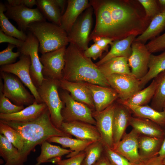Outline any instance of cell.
I'll use <instances>...</instances> for the list:
<instances>
[{
  "label": "cell",
  "mask_w": 165,
  "mask_h": 165,
  "mask_svg": "<svg viewBox=\"0 0 165 165\" xmlns=\"http://www.w3.org/2000/svg\"><path fill=\"white\" fill-rule=\"evenodd\" d=\"M96 16L94 28L89 41L102 37L121 40L142 34L151 19L147 17L138 0H91Z\"/></svg>",
  "instance_id": "1"
},
{
  "label": "cell",
  "mask_w": 165,
  "mask_h": 165,
  "mask_svg": "<svg viewBox=\"0 0 165 165\" xmlns=\"http://www.w3.org/2000/svg\"><path fill=\"white\" fill-rule=\"evenodd\" d=\"M83 52L74 44L69 43L65 52L63 79L111 87L99 67L91 59L86 57Z\"/></svg>",
  "instance_id": "2"
},
{
  "label": "cell",
  "mask_w": 165,
  "mask_h": 165,
  "mask_svg": "<svg viewBox=\"0 0 165 165\" xmlns=\"http://www.w3.org/2000/svg\"><path fill=\"white\" fill-rule=\"evenodd\" d=\"M18 131L25 141L21 153L26 162L28 156L35 147L54 136L72 138V136L56 127L52 123L47 108L38 118L26 122L0 120Z\"/></svg>",
  "instance_id": "3"
},
{
  "label": "cell",
  "mask_w": 165,
  "mask_h": 165,
  "mask_svg": "<svg viewBox=\"0 0 165 165\" xmlns=\"http://www.w3.org/2000/svg\"><path fill=\"white\" fill-rule=\"evenodd\" d=\"M28 30L38 40V51L42 54L66 46L69 43L68 34L61 26L46 21L31 23Z\"/></svg>",
  "instance_id": "4"
},
{
  "label": "cell",
  "mask_w": 165,
  "mask_h": 165,
  "mask_svg": "<svg viewBox=\"0 0 165 165\" xmlns=\"http://www.w3.org/2000/svg\"><path fill=\"white\" fill-rule=\"evenodd\" d=\"M44 78L41 84L37 88V90L42 102L49 110L52 123L60 129L63 122L61 112L64 105L58 91L59 81Z\"/></svg>",
  "instance_id": "5"
},
{
  "label": "cell",
  "mask_w": 165,
  "mask_h": 165,
  "mask_svg": "<svg viewBox=\"0 0 165 165\" xmlns=\"http://www.w3.org/2000/svg\"><path fill=\"white\" fill-rule=\"evenodd\" d=\"M0 89L4 95L13 104L18 106H28L36 101L23 85L21 80L15 75L0 72Z\"/></svg>",
  "instance_id": "6"
},
{
  "label": "cell",
  "mask_w": 165,
  "mask_h": 165,
  "mask_svg": "<svg viewBox=\"0 0 165 165\" xmlns=\"http://www.w3.org/2000/svg\"><path fill=\"white\" fill-rule=\"evenodd\" d=\"M59 94L64 105L61 112L63 122L79 121L96 125L95 120L92 116L93 110L75 101L66 90H63Z\"/></svg>",
  "instance_id": "7"
},
{
  "label": "cell",
  "mask_w": 165,
  "mask_h": 165,
  "mask_svg": "<svg viewBox=\"0 0 165 165\" xmlns=\"http://www.w3.org/2000/svg\"><path fill=\"white\" fill-rule=\"evenodd\" d=\"M93 11L91 6L86 9L79 17L68 34L69 43L74 44L83 52L88 48Z\"/></svg>",
  "instance_id": "8"
},
{
  "label": "cell",
  "mask_w": 165,
  "mask_h": 165,
  "mask_svg": "<svg viewBox=\"0 0 165 165\" xmlns=\"http://www.w3.org/2000/svg\"><path fill=\"white\" fill-rule=\"evenodd\" d=\"M27 38L22 46L17 51L21 54L28 55L31 60L30 73L32 81L37 88L42 83L44 78L42 74L43 66L38 55L39 42L37 38L28 31Z\"/></svg>",
  "instance_id": "9"
},
{
  "label": "cell",
  "mask_w": 165,
  "mask_h": 165,
  "mask_svg": "<svg viewBox=\"0 0 165 165\" xmlns=\"http://www.w3.org/2000/svg\"><path fill=\"white\" fill-rule=\"evenodd\" d=\"M31 60L28 55L21 54L19 60L15 63L1 66V72L13 74L16 76L29 90L38 103H43L37 88L34 84L31 79L30 69Z\"/></svg>",
  "instance_id": "10"
},
{
  "label": "cell",
  "mask_w": 165,
  "mask_h": 165,
  "mask_svg": "<svg viewBox=\"0 0 165 165\" xmlns=\"http://www.w3.org/2000/svg\"><path fill=\"white\" fill-rule=\"evenodd\" d=\"M66 48V46H64L42 54L40 60L43 66L42 74L44 78L58 81L63 79Z\"/></svg>",
  "instance_id": "11"
},
{
  "label": "cell",
  "mask_w": 165,
  "mask_h": 165,
  "mask_svg": "<svg viewBox=\"0 0 165 165\" xmlns=\"http://www.w3.org/2000/svg\"><path fill=\"white\" fill-rule=\"evenodd\" d=\"M5 5L6 16L15 21L19 29L25 32L31 23L46 20L37 8H30L22 6H12L7 3Z\"/></svg>",
  "instance_id": "12"
},
{
  "label": "cell",
  "mask_w": 165,
  "mask_h": 165,
  "mask_svg": "<svg viewBox=\"0 0 165 165\" xmlns=\"http://www.w3.org/2000/svg\"><path fill=\"white\" fill-rule=\"evenodd\" d=\"M106 78L110 87L118 94L117 101H125L141 90L139 80L132 75L113 74Z\"/></svg>",
  "instance_id": "13"
},
{
  "label": "cell",
  "mask_w": 165,
  "mask_h": 165,
  "mask_svg": "<svg viewBox=\"0 0 165 165\" xmlns=\"http://www.w3.org/2000/svg\"><path fill=\"white\" fill-rule=\"evenodd\" d=\"M116 103H113L101 111H92L97 127L101 137V141L105 146L113 149V122Z\"/></svg>",
  "instance_id": "14"
},
{
  "label": "cell",
  "mask_w": 165,
  "mask_h": 165,
  "mask_svg": "<svg viewBox=\"0 0 165 165\" xmlns=\"http://www.w3.org/2000/svg\"><path fill=\"white\" fill-rule=\"evenodd\" d=\"M132 53L128 58L132 74L140 80L147 74L151 53L145 45L134 41L131 45Z\"/></svg>",
  "instance_id": "15"
},
{
  "label": "cell",
  "mask_w": 165,
  "mask_h": 165,
  "mask_svg": "<svg viewBox=\"0 0 165 165\" xmlns=\"http://www.w3.org/2000/svg\"><path fill=\"white\" fill-rule=\"evenodd\" d=\"M60 130L79 139L94 142L101 140L96 126L88 123L79 121L63 122Z\"/></svg>",
  "instance_id": "16"
},
{
  "label": "cell",
  "mask_w": 165,
  "mask_h": 165,
  "mask_svg": "<svg viewBox=\"0 0 165 165\" xmlns=\"http://www.w3.org/2000/svg\"><path fill=\"white\" fill-rule=\"evenodd\" d=\"M140 134L133 129L126 133L112 149L134 164L141 160L138 152V138Z\"/></svg>",
  "instance_id": "17"
},
{
  "label": "cell",
  "mask_w": 165,
  "mask_h": 165,
  "mask_svg": "<svg viewBox=\"0 0 165 165\" xmlns=\"http://www.w3.org/2000/svg\"><path fill=\"white\" fill-rule=\"evenodd\" d=\"M131 114V111L126 105L117 102L116 103L113 122V148L126 133V129L130 125Z\"/></svg>",
  "instance_id": "18"
},
{
  "label": "cell",
  "mask_w": 165,
  "mask_h": 165,
  "mask_svg": "<svg viewBox=\"0 0 165 165\" xmlns=\"http://www.w3.org/2000/svg\"><path fill=\"white\" fill-rule=\"evenodd\" d=\"M85 83L91 92L96 111L104 110L119 98L116 91L111 87Z\"/></svg>",
  "instance_id": "19"
},
{
  "label": "cell",
  "mask_w": 165,
  "mask_h": 165,
  "mask_svg": "<svg viewBox=\"0 0 165 165\" xmlns=\"http://www.w3.org/2000/svg\"><path fill=\"white\" fill-rule=\"evenodd\" d=\"M59 87L70 92L75 101L95 110L91 92L85 82H71L62 79L59 81Z\"/></svg>",
  "instance_id": "20"
},
{
  "label": "cell",
  "mask_w": 165,
  "mask_h": 165,
  "mask_svg": "<svg viewBox=\"0 0 165 165\" xmlns=\"http://www.w3.org/2000/svg\"><path fill=\"white\" fill-rule=\"evenodd\" d=\"M91 6L88 0H68L66 10L62 15L61 27L68 34L81 13Z\"/></svg>",
  "instance_id": "21"
},
{
  "label": "cell",
  "mask_w": 165,
  "mask_h": 165,
  "mask_svg": "<svg viewBox=\"0 0 165 165\" xmlns=\"http://www.w3.org/2000/svg\"><path fill=\"white\" fill-rule=\"evenodd\" d=\"M47 108L45 103H38L35 101L17 112L9 114H0V120L21 123L31 121L39 116Z\"/></svg>",
  "instance_id": "22"
},
{
  "label": "cell",
  "mask_w": 165,
  "mask_h": 165,
  "mask_svg": "<svg viewBox=\"0 0 165 165\" xmlns=\"http://www.w3.org/2000/svg\"><path fill=\"white\" fill-rule=\"evenodd\" d=\"M130 125L140 134L164 138V128L148 119L132 116L130 119Z\"/></svg>",
  "instance_id": "23"
},
{
  "label": "cell",
  "mask_w": 165,
  "mask_h": 165,
  "mask_svg": "<svg viewBox=\"0 0 165 165\" xmlns=\"http://www.w3.org/2000/svg\"><path fill=\"white\" fill-rule=\"evenodd\" d=\"M136 37L135 35H131L121 40L113 41L110 45V51L95 64L98 66L111 59L118 57L128 58L131 54V45Z\"/></svg>",
  "instance_id": "24"
},
{
  "label": "cell",
  "mask_w": 165,
  "mask_h": 165,
  "mask_svg": "<svg viewBox=\"0 0 165 165\" xmlns=\"http://www.w3.org/2000/svg\"><path fill=\"white\" fill-rule=\"evenodd\" d=\"M163 139L140 134L138 138V148L141 159L158 156Z\"/></svg>",
  "instance_id": "25"
},
{
  "label": "cell",
  "mask_w": 165,
  "mask_h": 165,
  "mask_svg": "<svg viewBox=\"0 0 165 165\" xmlns=\"http://www.w3.org/2000/svg\"><path fill=\"white\" fill-rule=\"evenodd\" d=\"M0 156L4 165H24L25 162L21 152L3 135L0 134Z\"/></svg>",
  "instance_id": "26"
},
{
  "label": "cell",
  "mask_w": 165,
  "mask_h": 165,
  "mask_svg": "<svg viewBox=\"0 0 165 165\" xmlns=\"http://www.w3.org/2000/svg\"><path fill=\"white\" fill-rule=\"evenodd\" d=\"M98 66L106 77L116 74L132 75L128 58L125 57L114 58Z\"/></svg>",
  "instance_id": "27"
},
{
  "label": "cell",
  "mask_w": 165,
  "mask_h": 165,
  "mask_svg": "<svg viewBox=\"0 0 165 165\" xmlns=\"http://www.w3.org/2000/svg\"><path fill=\"white\" fill-rule=\"evenodd\" d=\"M123 104L126 105L129 108L132 113L135 116L149 119L163 128L165 127V110L159 111L147 105L137 106L127 104Z\"/></svg>",
  "instance_id": "28"
},
{
  "label": "cell",
  "mask_w": 165,
  "mask_h": 165,
  "mask_svg": "<svg viewBox=\"0 0 165 165\" xmlns=\"http://www.w3.org/2000/svg\"><path fill=\"white\" fill-rule=\"evenodd\" d=\"M165 71V50L158 55L151 54L148 64V70L146 74L139 80L141 89L152 79Z\"/></svg>",
  "instance_id": "29"
},
{
  "label": "cell",
  "mask_w": 165,
  "mask_h": 165,
  "mask_svg": "<svg viewBox=\"0 0 165 165\" xmlns=\"http://www.w3.org/2000/svg\"><path fill=\"white\" fill-rule=\"evenodd\" d=\"M165 28V10L162 11L154 17L147 28L141 35L137 36L134 41L144 43L152 39Z\"/></svg>",
  "instance_id": "30"
},
{
  "label": "cell",
  "mask_w": 165,
  "mask_h": 165,
  "mask_svg": "<svg viewBox=\"0 0 165 165\" xmlns=\"http://www.w3.org/2000/svg\"><path fill=\"white\" fill-rule=\"evenodd\" d=\"M47 141L49 142L59 144L64 148H69L72 152L67 155L66 157L68 158L75 156L81 152L85 151L86 148L94 142L91 141L62 136L53 137L49 138Z\"/></svg>",
  "instance_id": "31"
},
{
  "label": "cell",
  "mask_w": 165,
  "mask_h": 165,
  "mask_svg": "<svg viewBox=\"0 0 165 165\" xmlns=\"http://www.w3.org/2000/svg\"><path fill=\"white\" fill-rule=\"evenodd\" d=\"M36 6L46 20L50 22L61 26L62 15L54 0H36Z\"/></svg>",
  "instance_id": "32"
},
{
  "label": "cell",
  "mask_w": 165,
  "mask_h": 165,
  "mask_svg": "<svg viewBox=\"0 0 165 165\" xmlns=\"http://www.w3.org/2000/svg\"><path fill=\"white\" fill-rule=\"evenodd\" d=\"M157 84L156 77L154 79L151 83L146 87L139 91L127 101L117 102L133 106H143L151 101L155 93Z\"/></svg>",
  "instance_id": "33"
},
{
  "label": "cell",
  "mask_w": 165,
  "mask_h": 165,
  "mask_svg": "<svg viewBox=\"0 0 165 165\" xmlns=\"http://www.w3.org/2000/svg\"><path fill=\"white\" fill-rule=\"evenodd\" d=\"M41 145V153L36 158L37 162L41 163L49 162L53 159L61 157L72 152L70 149L52 145L47 141L43 142Z\"/></svg>",
  "instance_id": "34"
},
{
  "label": "cell",
  "mask_w": 165,
  "mask_h": 165,
  "mask_svg": "<svg viewBox=\"0 0 165 165\" xmlns=\"http://www.w3.org/2000/svg\"><path fill=\"white\" fill-rule=\"evenodd\" d=\"M6 10L5 4L0 3V29L6 34L24 41L27 38L25 32L17 29L9 21L4 12Z\"/></svg>",
  "instance_id": "35"
},
{
  "label": "cell",
  "mask_w": 165,
  "mask_h": 165,
  "mask_svg": "<svg viewBox=\"0 0 165 165\" xmlns=\"http://www.w3.org/2000/svg\"><path fill=\"white\" fill-rule=\"evenodd\" d=\"M157 84L154 95L151 101L150 106L161 111L165 105V71L156 77Z\"/></svg>",
  "instance_id": "36"
},
{
  "label": "cell",
  "mask_w": 165,
  "mask_h": 165,
  "mask_svg": "<svg viewBox=\"0 0 165 165\" xmlns=\"http://www.w3.org/2000/svg\"><path fill=\"white\" fill-rule=\"evenodd\" d=\"M0 133L4 135L21 152L24 148L25 141L18 131L0 120Z\"/></svg>",
  "instance_id": "37"
},
{
  "label": "cell",
  "mask_w": 165,
  "mask_h": 165,
  "mask_svg": "<svg viewBox=\"0 0 165 165\" xmlns=\"http://www.w3.org/2000/svg\"><path fill=\"white\" fill-rule=\"evenodd\" d=\"M104 150V145L101 141L93 142L84 151L86 156L82 165H93L103 154Z\"/></svg>",
  "instance_id": "38"
},
{
  "label": "cell",
  "mask_w": 165,
  "mask_h": 165,
  "mask_svg": "<svg viewBox=\"0 0 165 165\" xmlns=\"http://www.w3.org/2000/svg\"><path fill=\"white\" fill-rule=\"evenodd\" d=\"M16 46L8 43L7 47L0 52V65L1 66L15 63L17 57L21 55L20 52L17 51L13 52V49Z\"/></svg>",
  "instance_id": "39"
},
{
  "label": "cell",
  "mask_w": 165,
  "mask_h": 165,
  "mask_svg": "<svg viewBox=\"0 0 165 165\" xmlns=\"http://www.w3.org/2000/svg\"><path fill=\"white\" fill-rule=\"evenodd\" d=\"M24 108V106H18L12 103L0 89V114H9L14 113Z\"/></svg>",
  "instance_id": "40"
},
{
  "label": "cell",
  "mask_w": 165,
  "mask_h": 165,
  "mask_svg": "<svg viewBox=\"0 0 165 165\" xmlns=\"http://www.w3.org/2000/svg\"><path fill=\"white\" fill-rule=\"evenodd\" d=\"M104 154L111 165H134L121 155L105 146Z\"/></svg>",
  "instance_id": "41"
},
{
  "label": "cell",
  "mask_w": 165,
  "mask_h": 165,
  "mask_svg": "<svg viewBox=\"0 0 165 165\" xmlns=\"http://www.w3.org/2000/svg\"><path fill=\"white\" fill-rule=\"evenodd\" d=\"M85 156V151H82L67 159L62 160L61 157H57L51 159L49 162L57 165H82Z\"/></svg>",
  "instance_id": "42"
},
{
  "label": "cell",
  "mask_w": 165,
  "mask_h": 165,
  "mask_svg": "<svg viewBox=\"0 0 165 165\" xmlns=\"http://www.w3.org/2000/svg\"><path fill=\"white\" fill-rule=\"evenodd\" d=\"M142 6L146 16L151 19L161 12L160 9L156 0H138Z\"/></svg>",
  "instance_id": "43"
},
{
  "label": "cell",
  "mask_w": 165,
  "mask_h": 165,
  "mask_svg": "<svg viewBox=\"0 0 165 165\" xmlns=\"http://www.w3.org/2000/svg\"><path fill=\"white\" fill-rule=\"evenodd\" d=\"M145 46L151 53L165 50V33L148 42Z\"/></svg>",
  "instance_id": "44"
},
{
  "label": "cell",
  "mask_w": 165,
  "mask_h": 165,
  "mask_svg": "<svg viewBox=\"0 0 165 165\" xmlns=\"http://www.w3.org/2000/svg\"><path fill=\"white\" fill-rule=\"evenodd\" d=\"M103 51L97 45L94 43L84 51L83 53L86 57L96 60L101 56Z\"/></svg>",
  "instance_id": "45"
},
{
  "label": "cell",
  "mask_w": 165,
  "mask_h": 165,
  "mask_svg": "<svg viewBox=\"0 0 165 165\" xmlns=\"http://www.w3.org/2000/svg\"><path fill=\"white\" fill-rule=\"evenodd\" d=\"M24 41L5 34L0 29V43L7 42L16 46L17 49L23 45Z\"/></svg>",
  "instance_id": "46"
},
{
  "label": "cell",
  "mask_w": 165,
  "mask_h": 165,
  "mask_svg": "<svg viewBox=\"0 0 165 165\" xmlns=\"http://www.w3.org/2000/svg\"><path fill=\"white\" fill-rule=\"evenodd\" d=\"M92 40L104 51L108 52V45H111L114 41L113 40L108 38L97 37L93 38Z\"/></svg>",
  "instance_id": "47"
},
{
  "label": "cell",
  "mask_w": 165,
  "mask_h": 165,
  "mask_svg": "<svg viewBox=\"0 0 165 165\" xmlns=\"http://www.w3.org/2000/svg\"><path fill=\"white\" fill-rule=\"evenodd\" d=\"M134 165H165L163 159L158 155L149 158L141 160L140 161Z\"/></svg>",
  "instance_id": "48"
},
{
  "label": "cell",
  "mask_w": 165,
  "mask_h": 165,
  "mask_svg": "<svg viewBox=\"0 0 165 165\" xmlns=\"http://www.w3.org/2000/svg\"><path fill=\"white\" fill-rule=\"evenodd\" d=\"M7 2L12 6H22L30 8L36 5V0H8Z\"/></svg>",
  "instance_id": "49"
},
{
  "label": "cell",
  "mask_w": 165,
  "mask_h": 165,
  "mask_svg": "<svg viewBox=\"0 0 165 165\" xmlns=\"http://www.w3.org/2000/svg\"><path fill=\"white\" fill-rule=\"evenodd\" d=\"M93 165H111V164L103 153L101 157Z\"/></svg>",
  "instance_id": "50"
},
{
  "label": "cell",
  "mask_w": 165,
  "mask_h": 165,
  "mask_svg": "<svg viewBox=\"0 0 165 165\" xmlns=\"http://www.w3.org/2000/svg\"><path fill=\"white\" fill-rule=\"evenodd\" d=\"M54 2L59 8L62 15L63 14L65 5L67 3V0H54Z\"/></svg>",
  "instance_id": "51"
},
{
  "label": "cell",
  "mask_w": 165,
  "mask_h": 165,
  "mask_svg": "<svg viewBox=\"0 0 165 165\" xmlns=\"http://www.w3.org/2000/svg\"><path fill=\"white\" fill-rule=\"evenodd\" d=\"M164 129L165 132V136L161 148L158 154V156L163 159L165 157V126L164 127Z\"/></svg>",
  "instance_id": "52"
},
{
  "label": "cell",
  "mask_w": 165,
  "mask_h": 165,
  "mask_svg": "<svg viewBox=\"0 0 165 165\" xmlns=\"http://www.w3.org/2000/svg\"><path fill=\"white\" fill-rule=\"evenodd\" d=\"M161 12L165 10V0H157Z\"/></svg>",
  "instance_id": "53"
},
{
  "label": "cell",
  "mask_w": 165,
  "mask_h": 165,
  "mask_svg": "<svg viewBox=\"0 0 165 165\" xmlns=\"http://www.w3.org/2000/svg\"><path fill=\"white\" fill-rule=\"evenodd\" d=\"M41 163L38 162H37L36 164H35L34 165H40Z\"/></svg>",
  "instance_id": "54"
},
{
  "label": "cell",
  "mask_w": 165,
  "mask_h": 165,
  "mask_svg": "<svg viewBox=\"0 0 165 165\" xmlns=\"http://www.w3.org/2000/svg\"><path fill=\"white\" fill-rule=\"evenodd\" d=\"M163 161L165 164V157L163 158Z\"/></svg>",
  "instance_id": "55"
},
{
  "label": "cell",
  "mask_w": 165,
  "mask_h": 165,
  "mask_svg": "<svg viewBox=\"0 0 165 165\" xmlns=\"http://www.w3.org/2000/svg\"><path fill=\"white\" fill-rule=\"evenodd\" d=\"M163 110H165V105L164 106V108H163Z\"/></svg>",
  "instance_id": "56"
}]
</instances>
